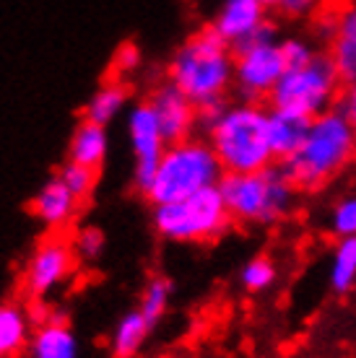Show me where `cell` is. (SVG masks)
Returning <instances> with one entry per match:
<instances>
[{
	"mask_svg": "<svg viewBox=\"0 0 356 358\" xmlns=\"http://www.w3.org/2000/svg\"><path fill=\"white\" fill-rule=\"evenodd\" d=\"M167 81L198 109L221 104L234 86V50L211 27L200 29L174 50L167 65Z\"/></svg>",
	"mask_w": 356,
	"mask_h": 358,
	"instance_id": "obj_1",
	"label": "cell"
},
{
	"mask_svg": "<svg viewBox=\"0 0 356 358\" xmlns=\"http://www.w3.org/2000/svg\"><path fill=\"white\" fill-rule=\"evenodd\" d=\"M356 156V130L341 109H328L312 117L304 143L294 156L281 162L296 187L315 189L343 171Z\"/></svg>",
	"mask_w": 356,
	"mask_h": 358,
	"instance_id": "obj_2",
	"label": "cell"
},
{
	"mask_svg": "<svg viewBox=\"0 0 356 358\" xmlns=\"http://www.w3.org/2000/svg\"><path fill=\"white\" fill-rule=\"evenodd\" d=\"M205 135L226 174L263 171L276 164L268 143V112L255 101L226 104Z\"/></svg>",
	"mask_w": 356,
	"mask_h": 358,
	"instance_id": "obj_3",
	"label": "cell"
},
{
	"mask_svg": "<svg viewBox=\"0 0 356 358\" xmlns=\"http://www.w3.org/2000/svg\"><path fill=\"white\" fill-rule=\"evenodd\" d=\"M219 189L232 221L240 224L273 226L292 213L296 203V185L281 164L249 174H224Z\"/></svg>",
	"mask_w": 356,
	"mask_h": 358,
	"instance_id": "obj_4",
	"label": "cell"
},
{
	"mask_svg": "<svg viewBox=\"0 0 356 358\" xmlns=\"http://www.w3.org/2000/svg\"><path fill=\"white\" fill-rule=\"evenodd\" d=\"M224 174L226 171L216 156L214 145L200 138H187L167 145L143 197L151 206L174 203V200L196 195L200 189L216 187Z\"/></svg>",
	"mask_w": 356,
	"mask_h": 358,
	"instance_id": "obj_5",
	"label": "cell"
},
{
	"mask_svg": "<svg viewBox=\"0 0 356 358\" xmlns=\"http://www.w3.org/2000/svg\"><path fill=\"white\" fill-rule=\"evenodd\" d=\"M151 221L156 234L167 242L200 244L219 239L232 226V215L224 203L221 189L216 185L174 203L153 206Z\"/></svg>",
	"mask_w": 356,
	"mask_h": 358,
	"instance_id": "obj_6",
	"label": "cell"
},
{
	"mask_svg": "<svg viewBox=\"0 0 356 358\" xmlns=\"http://www.w3.org/2000/svg\"><path fill=\"white\" fill-rule=\"evenodd\" d=\"M338 68L333 65L330 55L317 52L310 63L299 68H286L276 89L271 91V109H284L292 115H302L307 120L333 109V101L341 91Z\"/></svg>",
	"mask_w": 356,
	"mask_h": 358,
	"instance_id": "obj_7",
	"label": "cell"
},
{
	"mask_svg": "<svg viewBox=\"0 0 356 358\" xmlns=\"http://www.w3.org/2000/svg\"><path fill=\"white\" fill-rule=\"evenodd\" d=\"M286 71L281 39L268 24L249 42L234 47V89L242 101L268 99Z\"/></svg>",
	"mask_w": 356,
	"mask_h": 358,
	"instance_id": "obj_8",
	"label": "cell"
},
{
	"mask_svg": "<svg viewBox=\"0 0 356 358\" xmlns=\"http://www.w3.org/2000/svg\"><path fill=\"white\" fill-rule=\"evenodd\" d=\"M78 270V257L71 239L50 234L36 244L21 270V291L32 299H50L65 283H71Z\"/></svg>",
	"mask_w": 356,
	"mask_h": 358,
	"instance_id": "obj_9",
	"label": "cell"
},
{
	"mask_svg": "<svg viewBox=\"0 0 356 358\" xmlns=\"http://www.w3.org/2000/svg\"><path fill=\"white\" fill-rule=\"evenodd\" d=\"M125 133H128V143H130V153H133V185L143 195L146 187L151 185L153 171L159 166L167 145H170L161 133L156 112L146 99L128 109Z\"/></svg>",
	"mask_w": 356,
	"mask_h": 358,
	"instance_id": "obj_10",
	"label": "cell"
},
{
	"mask_svg": "<svg viewBox=\"0 0 356 358\" xmlns=\"http://www.w3.org/2000/svg\"><path fill=\"white\" fill-rule=\"evenodd\" d=\"M156 112V120L161 125V133L167 138V143H179L193 138L198 127V107L174 83L164 81L149 94L146 99Z\"/></svg>",
	"mask_w": 356,
	"mask_h": 358,
	"instance_id": "obj_11",
	"label": "cell"
},
{
	"mask_svg": "<svg viewBox=\"0 0 356 358\" xmlns=\"http://www.w3.org/2000/svg\"><path fill=\"white\" fill-rule=\"evenodd\" d=\"M263 27H268V6L263 0H221L211 21V29L232 50L249 42Z\"/></svg>",
	"mask_w": 356,
	"mask_h": 358,
	"instance_id": "obj_12",
	"label": "cell"
},
{
	"mask_svg": "<svg viewBox=\"0 0 356 358\" xmlns=\"http://www.w3.org/2000/svg\"><path fill=\"white\" fill-rule=\"evenodd\" d=\"M83 200L73 195L57 174L50 177L32 197V215L50 231H62L78 218Z\"/></svg>",
	"mask_w": 356,
	"mask_h": 358,
	"instance_id": "obj_13",
	"label": "cell"
},
{
	"mask_svg": "<svg viewBox=\"0 0 356 358\" xmlns=\"http://www.w3.org/2000/svg\"><path fill=\"white\" fill-rule=\"evenodd\" d=\"M328 55L346 83L356 81V0L343 3L333 13V36Z\"/></svg>",
	"mask_w": 356,
	"mask_h": 358,
	"instance_id": "obj_14",
	"label": "cell"
},
{
	"mask_svg": "<svg viewBox=\"0 0 356 358\" xmlns=\"http://www.w3.org/2000/svg\"><path fill=\"white\" fill-rule=\"evenodd\" d=\"M27 358H81V343L76 338L68 320L47 322L34 327L29 345L24 350Z\"/></svg>",
	"mask_w": 356,
	"mask_h": 358,
	"instance_id": "obj_15",
	"label": "cell"
},
{
	"mask_svg": "<svg viewBox=\"0 0 356 358\" xmlns=\"http://www.w3.org/2000/svg\"><path fill=\"white\" fill-rule=\"evenodd\" d=\"M307 130H310L307 117L292 115L284 109H271L268 112V143H271L273 159L281 164L289 156H294L307 138Z\"/></svg>",
	"mask_w": 356,
	"mask_h": 358,
	"instance_id": "obj_16",
	"label": "cell"
},
{
	"mask_svg": "<svg viewBox=\"0 0 356 358\" xmlns=\"http://www.w3.org/2000/svg\"><path fill=\"white\" fill-rule=\"evenodd\" d=\"M109 153V133L104 125L91 122V120H81L76 130L71 133L68 141V162L83 164L89 169L99 171L107 162Z\"/></svg>",
	"mask_w": 356,
	"mask_h": 358,
	"instance_id": "obj_17",
	"label": "cell"
},
{
	"mask_svg": "<svg viewBox=\"0 0 356 358\" xmlns=\"http://www.w3.org/2000/svg\"><path fill=\"white\" fill-rule=\"evenodd\" d=\"M128 109H130V89H128V83L123 78H109L89 96L86 107H83V120H91V122L109 127Z\"/></svg>",
	"mask_w": 356,
	"mask_h": 358,
	"instance_id": "obj_18",
	"label": "cell"
},
{
	"mask_svg": "<svg viewBox=\"0 0 356 358\" xmlns=\"http://www.w3.org/2000/svg\"><path fill=\"white\" fill-rule=\"evenodd\" d=\"M32 332H34V322L29 317L27 306L18 301L0 304V358L21 356L27 350Z\"/></svg>",
	"mask_w": 356,
	"mask_h": 358,
	"instance_id": "obj_19",
	"label": "cell"
},
{
	"mask_svg": "<svg viewBox=\"0 0 356 358\" xmlns=\"http://www.w3.org/2000/svg\"><path fill=\"white\" fill-rule=\"evenodd\" d=\"M151 330L153 324L143 317L138 306L125 312L109 335V353L115 358H135L143 350V345L149 343Z\"/></svg>",
	"mask_w": 356,
	"mask_h": 358,
	"instance_id": "obj_20",
	"label": "cell"
},
{
	"mask_svg": "<svg viewBox=\"0 0 356 358\" xmlns=\"http://www.w3.org/2000/svg\"><path fill=\"white\" fill-rule=\"evenodd\" d=\"M328 283L336 294H348L356 286V236L336 242L330 255Z\"/></svg>",
	"mask_w": 356,
	"mask_h": 358,
	"instance_id": "obj_21",
	"label": "cell"
},
{
	"mask_svg": "<svg viewBox=\"0 0 356 358\" xmlns=\"http://www.w3.org/2000/svg\"><path fill=\"white\" fill-rule=\"evenodd\" d=\"M172 294H174V283H172L167 275H151L146 280V286H143V291H141L138 309H141V314L153 324V327L164 320V314L170 309Z\"/></svg>",
	"mask_w": 356,
	"mask_h": 358,
	"instance_id": "obj_22",
	"label": "cell"
},
{
	"mask_svg": "<svg viewBox=\"0 0 356 358\" xmlns=\"http://www.w3.org/2000/svg\"><path fill=\"white\" fill-rule=\"evenodd\" d=\"M71 244L78 262H86V265H94V262L102 260V255L107 250V236L99 226H81L71 234Z\"/></svg>",
	"mask_w": 356,
	"mask_h": 358,
	"instance_id": "obj_23",
	"label": "cell"
},
{
	"mask_svg": "<svg viewBox=\"0 0 356 358\" xmlns=\"http://www.w3.org/2000/svg\"><path fill=\"white\" fill-rule=\"evenodd\" d=\"M276 278H278V270L273 265V260H268L263 255L245 262L240 270V283L249 294H263V291H268V288L276 283Z\"/></svg>",
	"mask_w": 356,
	"mask_h": 358,
	"instance_id": "obj_24",
	"label": "cell"
},
{
	"mask_svg": "<svg viewBox=\"0 0 356 358\" xmlns=\"http://www.w3.org/2000/svg\"><path fill=\"white\" fill-rule=\"evenodd\" d=\"M97 174L99 171L89 169V166H83V164H76V162H65L57 171V177L68 185L73 195H78L81 200H89L94 187H97Z\"/></svg>",
	"mask_w": 356,
	"mask_h": 358,
	"instance_id": "obj_25",
	"label": "cell"
},
{
	"mask_svg": "<svg viewBox=\"0 0 356 358\" xmlns=\"http://www.w3.org/2000/svg\"><path fill=\"white\" fill-rule=\"evenodd\" d=\"M330 231L338 239L356 236V192L354 195L341 197L330 210Z\"/></svg>",
	"mask_w": 356,
	"mask_h": 358,
	"instance_id": "obj_26",
	"label": "cell"
},
{
	"mask_svg": "<svg viewBox=\"0 0 356 358\" xmlns=\"http://www.w3.org/2000/svg\"><path fill=\"white\" fill-rule=\"evenodd\" d=\"M143 55L135 42H123L112 55V78H125L141 68Z\"/></svg>",
	"mask_w": 356,
	"mask_h": 358,
	"instance_id": "obj_27",
	"label": "cell"
},
{
	"mask_svg": "<svg viewBox=\"0 0 356 358\" xmlns=\"http://www.w3.org/2000/svg\"><path fill=\"white\" fill-rule=\"evenodd\" d=\"M281 52H284L286 68H299V65L310 63L317 55V50L304 36H289V39H281Z\"/></svg>",
	"mask_w": 356,
	"mask_h": 358,
	"instance_id": "obj_28",
	"label": "cell"
},
{
	"mask_svg": "<svg viewBox=\"0 0 356 358\" xmlns=\"http://www.w3.org/2000/svg\"><path fill=\"white\" fill-rule=\"evenodd\" d=\"M322 6V0H281L278 3V13L289 18H307Z\"/></svg>",
	"mask_w": 356,
	"mask_h": 358,
	"instance_id": "obj_29",
	"label": "cell"
},
{
	"mask_svg": "<svg viewBox=\"0 0 356 358\" xmlns=\"http://www.w3.org/2000/svg\"><path fill=\"white\" fill-rule=\"evenodd\" d=\"M341 112L346 115V120L351 122V127L356 130V81L346 83V91L341 96Z\"/></svg>",
	"mask_w": 356,
	"mask_h": 358,
	"instance_id": "obj_30",
	"label": "cell"
},
{
	"mask_svg": "<svg viewBox=\"0 0 356 358\" xmlns=\"http://www.w3.org/2000/svg\"><path fill=\"white\" fill-rule=\"evenodd\" d=\"M263 3H266L268 8H278V3H281V0H263Z\"/></svg>",
	"mask_w": 356,
	"mask_h": 358,
	"instance_id": "obj_31",
	"label": "cell"
}]
</instances>
